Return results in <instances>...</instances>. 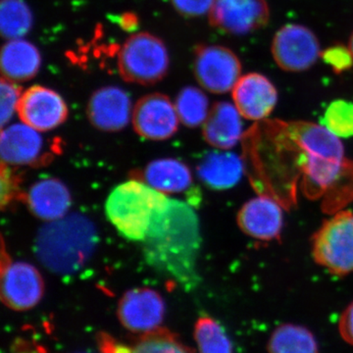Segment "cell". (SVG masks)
<instances>
[{
  "mask_svg": "<svg viewBox=\"0 0 353 353\" xmlns=\"http://www.w3.org/2000/svg\"><path fill=\"white\" fill-rule=\"evenodd\" d=\"M243 141L253 187L287 208L296 203L299 187L309 199L324 197L347 162L338 137L304 121H259Z\"/></svg>",
  "mask_w": 353,
  "mask_h": 353,
  "instance_id": "1",
  "label": "cell"
},
{
  "mask_svg": "<svg viewBox=\"0 0 353 353\" xmlns=\"http://www.w3.org/2000/svg\"><path fill=\"white\" fill-rule=\"evenodd\" d=\"M143 243L146 263L185 290L199 282L197 259L201 246V226L194 209L171 199L158 206Z\"/></svg>",
  "mask_w": 353,
  "mask_h": 353,
  "instance_id": "2",
  "label": "cell"
},
{
  "mask_svg": "<svg viewBox=\"0 0 353 353\" xmlns=\"http://www.w3.org/2000/svg\"><path fill=\"white\" fill-rule=\"evenodd\" d=\"M97 243V232L92 221L81 214L66 215L41 228L36 253L48 270L69 275L87 264Z\"/></svg>",
  "mask_w": 353,
  "mask_h": 353,
  "instance_id": "3",
  "label": "cell"
},
{
  "mask_svg": "<svg viewBox=\"0 0 353 353\" xmlns=\"http://www.w3.org/2000/svg\"><path fill=\"white\" fill-rule=\"evenodd\" d=\"M167 196L137 180L121 183L109 194L105 212L118 233L130 241L145 240L152 216Z\"/></svg>",
  "mask_w": 353,
  "mask_h": 353,
  "instance_id": "4",
  "label": "cell"
},
{
  "mask_svg": "<svg viewBox=\"0 0 353 353\" xmlns=\"http://www.w3.org/2000/svg\"><path fill=\"white\" fill-rule=\"evenodd\" d=\"M169 53L161 39L148 32L132 34L118 54L120 75L128 83L152 85L169 70Z\"/></svg>",
  "mask_w": 353,
  "mask_h": 353,
  "instance_id": "5",
  "label": "cell"
},
{
  "mask_svg": "<svg viewBox=\"0 0 353 353\" xmlns=\"http://www.w3.org/2000/svg\"><path fill=\"white\" fill-rule=\"evenodd\" d=\"M316 263L330 273L345 276L353 272V213L340 211L325 221L312 239Z\"/></svg>",
  "mask_w": 353,
  "mask_h": 353,
  "instance_id": "6",
  "label": "cell"
},
{
  "mask_svg": "<svg viewBox=\"0 0 353 353\" xmlns=\"http://www.w3.org/2000/svg\"><path fill=\"white\" fill-rule=\"evenodd\" d=\"M194 73L202 88L212 94H225L233 90L240 80L241 64L229 48L201 46L196 50Z\"/></svg>",
  "mask_w": 353,
  "mask_h": 353,
  "instance_id": "7",
  "label": "cell"
},
{
  "mask_svg": "<svg viewBox=\"0 0 353 353\" xmlns=\"http://www.w3.org/2000/svg\"><path fill=\"white\" fill-rule=\"evenodd\" d=\"M272 54L278 66L285 71H306L317 61L320 44L317 37L308 28L285 25L274 37Z\"/></svg>",
  "mask_w": 353,
  "mask_h": 353,
  "instance_id": "8",
  "label": "cell"
},
{
  "mask_svg": "<svg viewBox=\"0 0 353 353\" xmlns=\"http://www.w3.org/2000/svg\"><path fill=\"white\" fill-rule=\"evenodd\" d=\"M44 282L38 269L27 262L1 261V299L7 307L26 311L43 299Z\"/></svg>",
  "mask_w": 353,
  "mask_h": 353,
  "instance_id": "9",
  "label": "cell"
},
{
  "mask_svg": "<svg viewBox=\"0 0 353 353\" xmlns=\"http://www.w3.org/2000/svg\"><path fill=\"white\" fill-rule=\"evenodd\" d=\"M269 18L266 0H215L209 12L213 27L239 36L261 29Z\"/></svg>",
  "mask_w": 353,
  "mask_h": 353,
  "instance_id": "10",
  "label": "cell"
},
{
  "mask_svg": "<svg viewBox=\"0 0 353 353\" xmlns=\"http://www.w3.org/2000/svg\"><path fill=\"white\" fill-rule=\"evenodd\" d=\"M134 131L141 138L165 141L176 134L179 116L167 95L150 94L141 97L132 114Z\"/></svg>",
  "mask_w": 353,
  "mask_h": 353,
  "instance_id": "11",
  "label": "cell"
},
{
  "mask_svg": "<svg viewBox=\"0 0 353 353\" xmlns=\"http://www.w3.org/2000/svg\"><path fill=\"white\" fill-rule=\"evenodd\" d=\"M17 111L23 123L39 132L59 127L69 113L61 95L43 85H34L23 92Z\"/></svg>",
  "mask_w": 353,
  "mask_h": 353,
  "instance_id": "12",
  "label": "cell"
},
{
  "mask_svg": "<svg viewBox=\"0 0 353 353\" xmlns=\"http://www.w3.org/2000/svg\"><path fill=\"white\" fill-rule=\"evenodd\" d=\"M117 314L121 324L129 331L148 333L159 328L163 321L164 301L150 288L131 290L121 297Z\"/></svg>",
  "mask_w": 353,
  "mask_h": 353,
  "instance_id": "13",
  "label": "cell"
},
{
  "mask_svg": "<svg viewBox=\"0 0 353 353\" xmlns=\"http://www.w3.org/2000/svg\"><path fill=\"white\" fill-rule=\"evenodd\" d=\"M234 106L248 120L266 119L275 108L278 92L266 77L250 73L241 77L233 88Z\"/></svg>",
  "mask_w": 353,
  "mask_h": 353,
  "instance_id": "14",
  "label": "cell"
},
{
  "mask_svg": "<svg viewBox=\"0 0 353 353\" xmlns=\"http://www.w3.org/2000/svg\"><path fill=\"white\" fill-rule=\"evenodd\" d=\"M132 104L122 88H99L88 101L87 114L92 126L103 132H118L129 124Z\"/></svg>",
  "mask_w": 353,
  "mask_h": 353,
  "instance_id": "15",
  "label": "cell"
},
{
  "mask_svg": "<svg viewBox=\"0 0 353 353\" xmlns=\"http://www.w3.org/2000/svg\"><path fill=\"white\" fill-rule=\"evenodd\" d=\"M236 221L243 233L262 241L280 238L284 222L280 203L265 196L255 197L243 204Z\"/></svg>",
  "mask_w": 353,
  "mask_h": 353,
  "instance_id": "16",
  "label": "cell"
},
{
  "mask_svg": "<svg viewBox=\"0 0 353 353\" xmlns=\"http://www.w3.org/2000/svg\"><path fill=\"white\" fill-rule=\"evenodd\" d=\"M43 152V139L39 131L25 123L3 128L0 139L2 162L12 166L39 163Z\"/></svg>",
  "mask_w": 353,
  "mask_h": 353,
  "instance_id": "17",
  "label": "cell"
},
{
  "mask_svg": "<svg viewBox=\"0 0 353 353\" xmlns=\"http://www.w3.org/2000/svg\"><path fill=\"white\" fill-rule=\"evenodd\" d=\"M26 201L39 219L52 222L66 216L72 199L68 188L57 179H46L32 185Z\"/></svg>",
  "mask_w": 353,
  "mask_h": 353,
  "instance_id": "18",
  "label": "cell"
},
{
  "mask_svg": "<svg viewBox=\"0 0 353 353\" xmlns=\"http://www.w3.org/2000/svg\"><path fill=\"white\" fill-rule=\"evenodd\" d=\"M238 108L229 102H217L203 123V138L213 148L230 150L243 139V122Z\"/></svg>",
  "mask_w": 353,
  "mask_h": 353,
  "instance_id": "19",
  "label": "cell"
},
{
  "mask_svg": "<svg viewBox=\"0 0 353 353\" xmlns=\"http://www.w3.org/2000/svg\"><path fill=\"white\" fill-rule=\"evenodd\" d=\"M41 57L34 44L24 39H10L1 50L2 77L13 82L31 80L41 68Z\"/></svg>",
  "mask_w": 353,
  "mask_h": 353,
  "instance_id": "20",
  "label": "cell"
},
{
  "mask_svg": "<svg viewBox=\"0 0 353 353\" xmlns=\"http://www.w3.org/2000/svg\"><path fill=\"white\" fill-rule=\"evenodd\" d=\"M245 171L243 160L232 152H212L197 167L202 182L213 190L231 189L240 182Z\"/></svg>",
  "mask_w": 353,
  "mask_h": 353,
  "instance_id": "21",
  "label": "cell"
},
{
  "mask_svg": "<svg viewBox=\"0 0 353 353\" xmlns=\"http://www.w3.org/2000/svg\"><path fill=\"white\" fill-rule=\"evenodd\" d=\"M145 183L163 194H178L189 189L192 176L187 165L172 158L150 162L143 171Z\"/></svg>",
  "mask_w": 353,
  "mask_h": 353,
  "instance_id": "22",
  "label": "cell"
},
{
  "mask_svg": "<svg viewBox=\"0 0 353 353\" xmlns=\"http://www.w3.org/2000/svg\"><path fill=\"white\" fill-rule=\"evenodd\" d=\"M269 353H319L314 334L303 326L285 324L272 334Z\"/></svg>",
  "mask_w": 353,
  "mask_h": 353,
  "instance_id": "23",
  "label": "cell"
},
{
  "mask_svg": "<svg viewBox=\"0 0 353 353\" xmlns=\"http://www.w3.org/2000/svg\"><path fill=\"white\" fill-rule=\"evenodd\" d=\"M31 9L23 0H2L0 6V29L7 39H21L31 30Z\"/></svg>",
  "mask_w": 353,
  "mask_h": 353,
  "instance_id": "24",
  "label": "cell"
},
{
  "mask_svg": "<svg viewBox=\"0 0 353 353\" xmlns=\"http://www.w3.org/2000/svg\"><path fill=\"white\" fill-rule=\"evenodd\" d=\"M175 108L179 119L187 127L201 126L208 117V97L197 88H183L176 97Z\"/></svg>",
  "mask_w": 353,
  "mask_h": 353,
  "instance_id": "25",
  "label": "cell"
},
{
  "mask_svg": "<svg viewBox=\"0 0 353 353\" xmlns=\"http://www.w3.org/2000/svg\"><path fill=\"white\" fill-rule=\"evenodd\" d=\"M199 353H233V345L219 323L208 316H202L194 327Z\"/></svg>",
  "mask_w": 353,
  "mask_h": 353,
  "instance_id": "26",
  "label": "cell"
},
{
  "mask_svg": "<svg viewBox=\"0 0 353 353\" xmlns=\"http://www.w3.org/2000/svg\"><path fill=\"white\" fill-rule=\"evenodd\" d=\"M131 353H194L180 339L168 330H153L143 334Z\"/></svg>",
  "mask_w": 353,
  "mask_h": 353,
  "instance_id": "27",
  "label": "cell"
},
{
  "mask_svg": "<svg viewBox=\"0 0 353 353\" xmlns=\"http://www.w3.org/2000/svg\"><path fill=\"white\" fill-rule=\"evenodd\" d=\"M352 201L353 161L347 159L343 173L323 197V211L333 214Z\"/></svg>",
  "mask_w": 353,
  "mask_h": 353,
  "instance_id": "28",
  "label": "cell"
},
{
  "mask_svg": "<svg viewBox=\"0 0 353 353\" xmlns=\"http://www.w3.org/2000/svg\"><path fill=\"white\" fill-rule=\"evenodd\" d=\"M321 123L334 136L350 138L353 136V103L347 101H334L327 108Z\"/></svg>",
  "mask_w": 353,
  "mask_h": 353,
  "instance_id": "29",
  "label": "cell"
},
{
  "mask_svg": "<svg viewBox=\"0 0 353 353\" xmlns=\"http://www.w3.org/2000/svg\"><path fill=\"white\" fill-rule=\"evenodd\" d=\"M0 92H1V114H0V120H1V128H6L7 123L12 119L14 113L18 110V105L21 97H22V88L18 85L13 81L7 80L1 78V85H0Z\"/></svg>",
  "mask_w": 353,
  "mask_h": 353,
  "instance_id": "30",
  "label": "cell"
},
{
  "mask_svg": "<svg viewBox=\"0 0 353 353\" xmlns=\"http://www.w3.org/2000/svg\"><path fill=\"white\" fill-rule=\"evenodd\" d=\"M0 183V204L2 210H4L14 199H17L20 192L19 176L4 162H1Z\"/></svg>",
  "mask_w": 353,
  "mask_h": 353,
  "instance_id": "31",
  "label": "cell"
},
{
  "mask_svg": "<svg viewBox=\"0 0 353 353\" xmlns=\"http://www.w3.org/2000/svg\"><path fill=\"white\" fill-rule=\"evenodd\" d=\"M322 58L325 63L330 65L336 73L347 71L352 68L353 57L350 48L338 46H331L322 53Z\"/></svg>",
  "mask_w": 353,
  "mask_h": 353,
  "instance_id": "32",
  "label": "cell"
},
{
  "mask_svg": "<svg viewBox=\"0 0 353 353\" xmlns=\"http://www.w3.org/2000/svg\"><path fill=\"white\" fill-rule=\"evenodd\" d=\"M215 0H172L174 8L185 17H199L210 12Z\"/></svg>",
  "mask_w": 353,
  "mask_h": 353,
  "instance_id": "33",
  "label": "cell"
},
{
  "mask_svg": "<svg viewBox=\"0 0 353 353\" xmlns=\"http://www.w3.org/2000/svg\"><path fill=\"white\" fill-rule=\"evenodd\" d=\"M339 331L341 338L353 345V303L341 314L339 322Z\"/></svg>",
  "mask_w": 353,
  "mask_h": 353,
  "instance_id": "34",
  "label": "cell"
},
{
  "mask_svg": "<svg viewBox=\"0 0 353 353\" xmlns=\"http://www.w3.org/2000/svg\"><path fill=\"white\" fill-rule=\"evenodd\" d=\"M99 345H101L103 353H131L132 348L120 345L117 341H113L110 336H105V334H102Z\"/></svg>",
  "mask_w": 353,
  "mask_h": 353,
  "instance_id": "35",
  "label": "cell"
},
{
  "mask_svg": "<svg viewBox=\"0 0 353 353\" xmlns=\"http://www.w3.org/2000/svg\"><path fill=\"white\" fill-rule=\"evenodd\" d=\"M134 24H137L136 17L132 14H126V15L123 17L122 22H121V25L124 26L125 29H131V28H134Z\"/></svg>",
  "mask_w": 353,
  "mask_h": 353,
  "instance_id": "36",
  "label": "cell"
},
{
  "mask_svg": "<svg viewBox=\"0 0 353 353\" xmlns=\"http://www.w3.org/2000/svg\"><path fill=\"white\" fill-rule=\"evenodd\" d=\"M350 50L352 51V57H353V34H352V38H350Z\"/></svg>",
  "mask_w": 353,
  "mask_h": 353,
  "instance_id": "37",
  "label": "cell"
}]
</instances>
